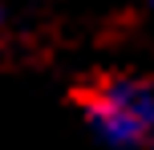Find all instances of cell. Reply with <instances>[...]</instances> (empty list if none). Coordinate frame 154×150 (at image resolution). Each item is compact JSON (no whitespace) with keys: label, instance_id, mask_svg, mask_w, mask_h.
Masks as SVG:
<instances>
[{"label":"cell","instance_id":"1","mask_svg":"<svg viewBox=\"0 0 154 150\" xmlns=\"http://www.w3.org/2000/svg\"><path fill=\"white\" fill-rule=\"evenodd\" d=\"M89 130L114 150L154 146V81L114 77L97 85L85 102Z\"/></svg>","mask_w":154,"mask_h":150}]
</instances>
